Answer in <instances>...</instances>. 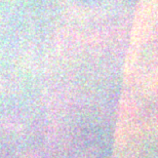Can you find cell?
<instances>
[{"label":"cell","mask_w":158,"mask_h":158,"mask_svg":"<svg viewBox=\"0 0 158 158\" xmlns=\"http://www.w3.org/2000/svg\"><path fill=\"white\" fill-rule=\"evenodd\" d=\"M82 1H86V2H94V1H98V0H82Z\"/></svg>","instance_id":"obj_1"}]
</instances>
